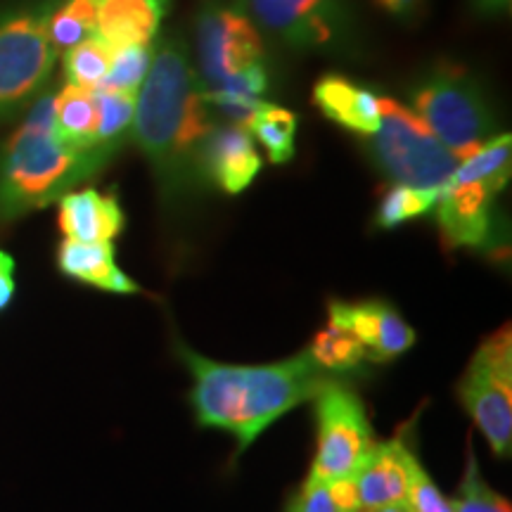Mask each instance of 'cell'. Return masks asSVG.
<instances>
[{
    "mask_svg": "<svg viewBox=\"0 0 512 512\" xmlns=\"http://www.w3.org/2000/svg\"><path fill=\"white\" fill-rule=\"evenodd\" d=\"M214 128L207 88L192 67L183 38L152 46V62L138 88L131 136L166 192H181L200 176V150Z\"/></svg>",
    "mask_w": 512,
    "mask_h": 512,
    "instance_id": "1",
    "label": "cell"
},
{
    "mask_svg": "<svg viewBox=\"0 0 512 512\" xmlns=\"http://www.w3.org/2000/svg\"><path fill=\"white\" fill-rule=\"evenodd\" d=\"M178 351L195 380L192 406L197 422L230 432L238 437L240 448L259 439L261 432L292 408L316 399L332 380L309 351L268 366H228L209 361L188 347Z\"/></svg>",
    "mask_w": 512,
    "mask_h": 512,
    "instance_id": "2",
    "label": "cell"
},
{
    "mask_svg": "<svg viewBox=\"0 0 512 512\" xmlns=\"http://www.w3.org/2000/svg\"><path fill=\"white\" fill-rule=\"evenodd\" d=\"M114 155L110 147L64 145L55 133V93L38 95L27 119L0 147V216L17 219L60 202Z\"/></svg>",
    "mask_w": 512,
    "mask_h": 512,
    "instance_id": "3",
    "label": "cell"
},
{
    "mask_svg": "<svg viewBox=\"0 0 512 512\" xmlns=\"http://www.w3.org/2000/svg\"><path fill=\"white\" fill-rule=\"evenodd\" d=\"M413 112L458 159L496 136L491 112L479 81L453 64L427 72L411 88Z\"/></svg>",
    "mask_w": 512,
    "mask_h": 512,
    "instance_id": "4",
    "label": "cell"
},
{
    "mask_svg": "<svg viewBox=\"0 0 512 512\" xmlns=\"http://www.w3.org/2000/svg\"><path fill=\"white\" fill-rule=\"evenodd\" d=\"M57 0H34L0 10V119L34 102L53 74L57 53L48 22Z\"/></svg>",
    "mask_w": 512,
    "mask_h": 512,
    "instance_id": "5",
    "label": "cell"
},
{
    "mask_svg": "<svg viewBox=\"0 0 512 512\" xmlns=\"http://www.w3.org/2000/svg\"><path fill=\"white\" fill-rule=\"evenodd\" d=\"M368 138L377 169L399 185L441 190L460 162L411 107L384 95H380V126Z\"/></svg>",
    "mask_w": 512,
    "mask_h": 512,
    "instance_id": "6",
    "label": "cell"
},
{
    "mask_svg": "<svg viewBox=\"0 0 512 512\" xmlns=\"http://www.w3.org/2000/svg\"><path fill=\"white\" fill-rule=\"evenodd\" d=\"M460 401L498 458L512 448V337L503 325L479 344L460 382Z\"/></svg>",
    "mask_w": 512,
    "mask_h": 512,
    "instance_id": "7",
    "label": "cell"
},
{
    "mask_svg": "<svg viewBox=\"0 0 512 512\" xmlns=\"http://www.w3.org/2000/svg\"><path fill=\"white\" fill-rule=\"evenodd\" d=\"M318 444L311 475L320 482L351 479L375 448L366 406L354 389L332 380L316 396Z\"/></svg>",
    "mask_w": 512,
    "mask_h": 512,
    "instance_id": "8",
    "label": "cell"
},
{
    "mask_svg": "<svg viewBox=\"0 0 512 512\" xmlns=\"http://www.w3.org/2000/svg\"><path fill=\"white\" fill-rule=\"evenodd\" d=\"M197 48L207 91L266 64L264 41L252 19L221 3H207L197 17Z\"/></svg>",
    "mask_w": 512,
    "mask_h": 512,
    "instance_id": "9",
    "label": "cell"
},
{
    "mask_svg": "<svg viewBox=\"0 0 512 512\" xmlns=\"http://www.w3.org/2000/svg\"><path fill=\"white\" fill-rule=\"evenodd\" d=\"M275 36L299 50H330L347 38L349 19L342 0H247Z\"/></svg>",
    "mask_w": 512,
    "mask_h": 512,
    "instance_id": "10",
    "label": "cell"
},
{
    "mask_svg": "<svg viewBox=\"0 0 512 512\" xmlns=\"http://www.w3.org/2000/svg\"><path fill=\"white\" fill-rule=\"evenodd\" d=\"M498 190L477 181L448 178L439 190L437 221L448 247H486L494 235Z\"/></svg>",
    "mask_w": 512,
    "mask_h": 512,
    "instance_id": "11",
    "label": "cell"
},
{
    "mask_svg": "<svg viewBox=\"0 0 512 512\" xmlns=\"http://www.w3.org/2000/svg\"><path fill=\"white\" fill-rule=\"evenodd\" d=\"M328 316L342 323L377 363L394 361L415 344V332L387 302H330Z\"/></svg>",
    "mask_w": 512,
    "mask_h": 512,
    "instance_id": "12",
    "label": "cell"
},
{
    "mask_svg": "<svg viewBox=\"0 0 512 512\" xmlns=\"http://www.w3.org/2000/svg\"><path fill=\"white\" fill-rule=\"evenodd\" d=\"M261 171V157L254 138L240 124L214 126L200 150V176L216 188L238 195L254 183Z\"/></svg>",
    "mask_w": 512,
    "mask_h": 512,
    "instance_id": "13",
    "label": "cell"
},
{
    "mask_svg": "<svg viewBox=\"0 0 512 512\" xmlns=\"http://www.w3.org/2000/svg\"><path fill=\"white\" fill-rule=\"evenodd\" d=\"M415 465L418 460L403 439L375 444L361 470L351 477L358 510L368 512L384 505L406 503Z\"/></svg>",
    "mask_w": 512,
    "mask_h": 512,
    "instance_id": "14",
    "label": "cell"
},
{
    "mask_svg": "<svg viewBox=\"0 0 512 512\" xmlns=\"http://www.w3.org/2000/svg\"><path fill=\"white\" fill-rule=\"evenodd\" d=\"M60 228L67 240L112 242L124 230L126 216L117 195H102L95 188L72 190L60 197Z\"/></svg>",
    "mask_w": 512,
    "mask_h": 512,
    "instance_id": "15",
    "label": "cell"
},
{
    "mask_svg": "<svg viewBox=\"0 0 512 512\" xmlns=\"http://www.w3.org/2000/svg\"><path fill=\"white\" fill-rule=\"evenodd\" d=\"M169 0H100L95 36L112 50L152 46Z\"/></svg>",
    "mask_w": 512,
    "mask_h": 512,
    "instance_id": "16",
    "label": "cell"
},
{
    "mask_svg": "<svg viewBox=\"0 0 512 512\" xmlns=\"http://www.w3.org/2000/svg\"><path fill=\"white\" fill-rule=\"evenodd\" d=\"M313 105L323 117L358 136H373L380 126V95L342 74L320 76L313 86Z\"/></svg>",
    "mask_w": 512,
    "mask_h": 512,
    "instance_id": "17",
    "label": "cell"
},
{
    "mask_svg": "<svg viewBox=\"0 0 512 512\" xmlns=\"http://www.w3.org/2000/svg\"><path fill=\"white\" fill-rule=\"evenodd\" d=\"M57 266L67 278L117 294H138L140 285L121 271L112 242L67 240L57 249Z\"/></svg>",
    "mask_w": 512,
    "mask_h": 512,
    "instance_id": "18",
    "label": "cell"
},
{
    "mask_svg": "<svg viewBox=\"0 0 512 512\" xmlns=\"http://www.w3.org/2000/svg\"><path fill=\"white\" fill-rule=\"evenodd\" d=\"M98 128V110H95L93 91H83L72 83H64L55 93V133L64 145L74 150H91Z\"/></svg>",
    "mask_w": 512,
    "mask_h": 512,
    "instance_id": "19",
    "label": "cell"
},
{
    "mask_svg": "<svg viewBox=\"0 0 512 512\" xmlns=\"http://www.w3.org/2000/svg\"><path fill=\"white\" fill-rule=\"evenodd\" d=\"M249 136L256 138L273 164H285L294 157L297 145V117L273 102H259L245 124Z\"/></svg>",
    "mask_w": 512,
    "mask_h": 512,
    "instance_id": "20",
    "label": "cell"
},
{
    "mask_svg": "<svg viewBox=\"0 0 512 512\" xmlns=\"http://www.w3.org/2000/svg\"><path fill=\"white\" fill-rule=\"evenodd\" d=\"M510 159H512V136L510 133H496L486 143L460 159L453 181H477L486 183L501 192L510 181Z\"/></svg>",
    "mask_w": 512,
    "mask_h": 512,
    "instance_id": "21",
    "label": "cell"
},
{
    "mask_svg": "<svg viewBox=\"0 0 512 512\" xmlns=\"http://www.w3.org/2000/svg\"><path fill=\"white\" fill-rule=\"evenodd\" d=\"M98 5L100 0H62L60 5H55L48 22V34L57 55H64L81 41L95 36Z\"/></svg>",
    "mask_w": 512,
    "mask_h": 512,
    "instance_id": "22",
    "label": "cell"
},
{
    "mask_svg": "<svg viewBox=\"0 0 512 512\" xmlns=\"http://www.w3.org/2000/svg\"><path fill=\"white\" fill-rule=\"evenodd\" d=\"M320 368L330 375L349 373L366 361V349L342 323L328 320V328L313 337L311 347L306 349Z\"/></svg>",
    "mask_w": 512,
    "mask_h": 512,
    "instance_id": "23",
    "label": "cell"
},
{
    "mask_svg": "<svg viewBox=\"0 0 512 512\" xmlns=\"http://www.w3.org/2000/svg\"><path fill=\"white\" fill-rule=\"evenodd\" d=\"M95 110H98V128L95 145L119 150L126 136H131L133 117H136L138 93H112L93 91Z\"/></svg>",
    "mask_w": 512,
    "mask_h": 512,
    "instance_id": "24",
    "label": "cell"
},
{
    "mask_svg": "<svg viewBox=\"0 0 512 512\" xmlns=\"http://www.w3.org/2000/svg\"><path fill=\"white\" fill-rule=\"evenodd\" d=\"M437 200L439 190L411 188V185L394 183L392 188L384 192L380 204H377L375 226L389 230L411 219H418L422 214H430L437 207Z\"/></svg>",
    "mask_w": 512,
    "mask_h": 512,
    "instance_id": "25",
    "label": "cell"
},
{
    "mask_svg": "<svg viewBox=\"0 0 512 512\" xmlns=\"http://www.w3.org/2000/svg\"><path fill=\"white\" fill-rule=\"evenodd\" d=\"M114 50L107 46L105 41H100L98 36L86 38L79 46L67 50L62 57L64 64V76L67 83H72L83 91H95L105 79L107 69H110Z\"/></svg>",
    "mask_w": 512,
    "mask_h": 512,
    "instance_id": "26",
    "label": "cell"
},
{
    "mask_svg": "<svg viewBox=\"0 0 512 512\" xmlns=\"http://www.w3.org/2000/svg\"><path fill=\"white\" fill-rule=\"evenodd\" d=\"M152 62V46H131L112 53L110 69L95 91L138 93Z\"/></svg>",
    "mask_w": 512,
    "mask_h": 512,
    "instance_id": "27",
    "label": "cell"
},
{
    "mask_svg": "<svg viewBox=\"0 0 512 512\" xmlns=\"http://www.w3.org/2000/svg\"><path fill=\"white\" fill-rule=\"evenodd\" d=\"M453 512H510V503L505 501L484 482L479 475L475 451L470 446V456H467V470L460 486V496L451 501Z\"/></svg>",
    "mask_w": 512,
    "mask_h": 512,
    "instance_id": "28",
    "label": "cell"
},
{
    "mask_svg": "<svg viewBox=\"0 0 512 512\" xmlns=\"http://www.w3.org/2000/svg\"><path fill=\"white\" fill-rule=\"evenodd\" d=\"M411 512H453L451 501H446L444 494L439 491V486L432 482V477L422 470L418 463L413 470L411 489H408L406 498Z\"/></svg>",
    "mask_w": 512,
    "mask_h": 512,
    "instance_id": "29",
    "label": "cell"
},
{
    "mask_svg": "<svg viewBox=\"0 0 512 512\" xmlns=\"http://www.w3.org/2000/svg\"><path fill=\"white\" fill-rule=\"evenodd\" d=\"M290 512H354V510L342 508V505L337 503V498L332 496L328 482H320V479L309 475V479H306L302 486V491H299V496L294 498Z\"/></svg>",
    "mask_w": 512,
    "mask_h": 512,
    "instance_id": "30",
    "label": "cell"
},
{
    "mask_svg": "<svg viewBox=\"0 0 512 512\" xmlns=\"http://www.w3.org/2000/svg\"><path fill=\"white\" fill-rule=\"evenodd\" d=\"M12 271H15V261H12L10 254H5L0 249V311L15 297V278H12Z\"/></svg>",
    "mask_w": 512,
    "mask_h": 512,
    "instance_id": "31",
    "label": "cell"
},
{
    "mask_svg": "<svg viewBox=\"0 0 512 512\" xmlns=\"http://www.w3.org/2000/svg\"><path fill=\"white\" fill-rule=\"evenodd\" d=\"M375 3L380 5L384 12H389V15L406 17V15H411L415 8H418L420 0H375Z\"/></svg>",
    "mask_w": 512,
    "mask_h": 512,
    "instance_id": "32",
    "label": "cell"
},
{
    "mask_svg": "<svg viewBox=\"0 0 512 512\" xmlns=\"http://www.w3.org/2000/svg\"><path fill=\"white\" fill-rule=\"evenodd\" d=\"M479 15H503L510 8V0H472Z\"/></svg>",
    "mask_w": 512,
    "mask_h": 512,
    "instance_id": "33",
    "label": "cell"
},
{
    "mask_svg": "<svg viewBox=\"0 0 512 512\" xmlns=\"http://www.w3.org/2000/svg\"><path fill=\"white\" fill-rule=\"evenodd\" d=\"M368 512H411V508H408V503H394V505H384V508H375Z\"/></svg>",
    "mask_w": 512,
    "mask_h": 512,
    "instance_id": "34",
    "label": "cell"
}]
</instances>
